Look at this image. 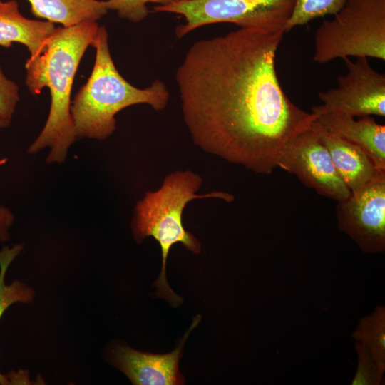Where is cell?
Here are the masks:
<instances>
[{"instance_id": "1", "label": "cell", "mask_w": 385, "mask_h": 385, "mask_svg": "<svg viewBox=\"0 0 385 385\" xmlns=\"http://www.w3.org/2000/svg\"><path fill=\"white\" fill-rule=\"evenodd\" d=\"M284 34L240 28L190 47L175 80L196 146L269 175L285 146L311 129L317 115L296 106L277 78Z\"/></svg>"}, {"instance_id": "2", "label": "cell", "mask_w": 385, "mask_h": 385, "mask_svg": "<svg viewBox=\"0 0 385 385\" xmlns=\"http://www.w3.org/2000/svg\"><path fill=\"white\" fill-rule=\"evenodd\" d=\"M99 26L86 21L69 27L56 28L43 52L26 63L25 83L33 94L48 87L51 97L49 114L41 132L29 147V153L50 148L46 163H62L76 139L71 113V94L79 63L91 45Z\"/></svg>"}, {"instance_id": "3", "label": "cell", "mask_w": 385, "mask_h": 385, "mask_svg": "<svg viewBox=\"0 0 385 385\" xmlns=\"http://www.w3.org/2000/svg\"><path fill=\"white\" fill-rule=\"evenodd\" d=\"M108 40L106 29L99 26L91 44L96 48L91 74L71 106L76 138L103 140L115 130V115L121 110L147 103L154 110L161 111L169 100L167 87L160 80L143 89L127 81L114 64Z\"/></svg>"}, {"instance_id": "4", "label": "cell", "mask_w": 385, "mask_h": 385, "mask_svg": "<svg viewBox=\"0 0 385 385\" xmlns=\"http://www.w3.org/2000/svg\"><path fill=\"white\" fill-rule=\"evenodd\" d=\"M202 183L201 176L190 170L175 171L164 178L159 189L146 192L135 208L131 225L135 240L140 242L151 236L161 248V272L154 283L157 287V297L165 299L173 307L182 303V298L170 289L166 280L168 252L177 242L195 254L200 253L201 248L199 241L183 225L185 206L195 199L220 198L227 202L233 200L232 195L220 191L197 195Z\"/></svg>"}, {"instance_id": "5", "label": "cell", "mask_w": 385, "mask_h": 385, "mask_svg": "<svg viewBox=\"0 0 385 385\" xmlns=\"http://www.w3.org/2000/svg\"><path fill=\"white\" fill-rule=\"evenodd\" d=\"M314 61L325 63L349 56L385 60V0H347L314 37Z\"/></svg>"}, {"instance_id": "6", "label": "cell", "mask_w": 385, "mask_h": 385, "mask_svg": "<svg viewBox=\"0 0 385 385\" xmlns=\"http://www.w3.org/2000/svg\"><path fill=\"white\" fill-rule=\"evenodd\" d=\"M294 0H177L154 6V11L182 15L185 23L175 29L182 38L194 29L215 23H233L243 29L285 33Z\"/></svg>"}, {"instance_id": "7", "label": "cell", "mask_w": 385, "mask_h": 385, "mask_svg": "<svg viewBox=\"0 0 385 385\" xmlns=\"http://www.w3.org/2000/svg\"><path fill=\"white\" fill-rule=\"evenodd\" d=\"M347 72L337 78L338 86L321 91V105L312 107L317 116L342 113L353 117L385 116V75L375 71L366 57L355 62L344 58Z\"/></svg>"}, {"instance_id": "8", "label": "cell", "mask_w": 385, "mask_h": 385, "mask_svg": "<svg viewBox=\"0 0 385 385\" xmlns=\"http://www.w3.org/2000/svg\"><path fill=\"white\" fill-rule=\"evenodd\" d=\"M338 228L366 254L385 251V172L337 201Z\"/></svg>"}, {"instance_id": "9", "label": "cell", "mask_w": 385, "mask_h": 385, "mask_svg": "<svg viewBox=\"0 0 385 385\" xmlns=\"http://www.w3.org/2000/svg\"><path fill=\"white\" fill-rule=\"evenodd\" d=\"M277 167L294 174L319 195L337 202L351 193L337 173L327 148L312 128L299 133L285 146Z\"/></svg>"}, {"instance_id": "10", "label": "cell", "mask_w": 385, "mask_h": 385, "mask_svg": "<svg viewBox=\"0 0 385 385\" xmlns=\"http://www.w3.org/2000/svg\"><path fill=\"white\" fill-rule=\"evenodd\" d=\"M200 320L197 315L177 348L172 352L155 354L141 352L125 345L113 351V364L135 385H178L185 382L178 369L184 343Z\"/></svg>"}, {"instance_id": "11", "label": "cell", "mask_w": 385, "mask_h": 385, "mask_svg": "<svg viewBox=\"0 0 385 385\" xmlns=\"http://www.w3.org/2000/svg\"><path fill=\"white\" fill-rule=\"evenodd\" d=\"M315 121L325 131L361 148L379 170H385V126L371 115L355 120L342 113H327Z\"/></svg>"}, {"instance_id": "12", "label": "cell", "mask_w": 385, "mask_h": 385, "mask_svg": "<svg viewBox=\"0 0 385 385\" xmlns=\"http://www.w3.org/2000/svg\"><path fill=\"white\" fill-rule=\"evenodd\" d=\"M315 120L312 129L327 148L337 173L351 192L358 190L379 173L385 172L376 168L371 158L361 148L325 131Z\"/></svg>"}, {"instance_id": "13", "label": "cell", "mask_w": 385, "mask_h": 385, "mask_svg": "<svg viewBox=\"0 0 385 385\" xmlns=\"http://www.w3.org/2000/svg\"><path fill=\"white\" fill-rule=\"evenodd\" d=\"M53 23L24 17L18 3L11 0L0 7V45L10 47L14 42L26 46L31 58L40 55L48 38L54 31Z\"/></svg>"}, {"instance_id": "14", "label": "cell", "mask_w": 385, "mask_h": 385, "mask_svg": "<svg viewBox=\"0 0 385 385\" xmlns=\"http://www.w3.org/2000/svg\"><path fill=\"white\" fill-rule=\"evenodd\" d=\"M31 11L39 18L69 27L86 21H97L108 11L106 1L28 0Z\"/></svg>"}, {"instance_id": "15", "label": "cell", "mask_w": 385, "mask_h": 385, "mask_svg": "<svg viewBox=\"0 0 385 385\" xmlns=\"http://www.w3.org/2000/svg\"><path fill=\"white\" fill-rule=\"evenodd\" d=\"M353 339L366 346L382 374L385 372V307L378 305L369 314L361 317Z\"/></svg>"}, {"instance_id": "16", "label": "cell", "mask_w": 385, "mask_h": 385, "mask_svg": "<svg viewBox=\"0 0 385 385\" xmlns=\"http://www.w3.org/2000/svg\"><path fill=\"white\" fill-rule=\"evenodd\" d=\"M23 248V245H16L11 248L4 247L0 251V319L11 304L16 302L29 303L33 301L34 292L24 283L15 280L10 284L5 282L6 271ZM0 384H9L7 375L0 372Z\"/></svg>"}, {"instance_id": "17", "label": "cell", "mask_w": 385, "mask_h": 385, "mask_svg": "<svg viewBox=\"0 0 385 385\" xmlns=\"http://www.w3.org/2000/svg\"><path fill=\"white\" fill-rule=\"evenodd\" d=\"M347 0H294L292 14L288 19L284 32L295 26L307 24L314 19L337 14Z\"/></svg>"}, {"instance_id": "18", "label": "cell", "mask_w": 385, "mask_h": 385, "mask_svg": "<svg viewBox=\"0 0 385 385\" xmlns=\"http://www.w3.org/2000/svg\"><path fill=\"white\" fill-rule=\"evenodd\" d=\"M355 349L357 354V366L350 384H384V374L379 370L366 346L356 342Z\"/></svg>"}, {"instance_id": "19", "label": "cell", "mask_w": 385, "mask_h": 385, "mask_svg": "<svg viewBox=\"0 0 385 385\" xmlns=\"http://www.w3.org/2000/svg\"><path fill=\"white\" fill-rule=\"evenodd\" d=\"M175 1L177 0H106V3L108 10H115L120 18L136 23L148 16L147 4L157 3L165 5Z\"/></svg>"}, {"instance_id": "20", "label": "cell", "mask_w": 385, "mask_h": 385, "mask_svg": "<svg viewBox=\"0 0 385 385\" xmlns=\"http://www.w3.org/2000/svg\"><path fill=\"white\" fill-rule=\"evenodd\" d=\"M19 101L18 86L6 77L0 67V128L10 125Z\"/></svg>"}, {"instance_id": "21", "label": "cell", "mask_w": 385, "mask_h": 385, "mask_svg": "<svg viewBox=\"0 0 385 385\" xmlns=\"http://www.w3.org/2000/svg\"><path fill=\"white\" fill-rule=\"evenodd\" d=\"M6 162V158L0 160V165ZM14 215L7 208L0 206V242L9 239V228L14 221Z\"/></svg>"}, {"instance_id": "22", "label": "cell", "mask_w": 385, "mask_h": 385, "mask_svg": "<svg viewBox=\"0 0 385 385\" xmlns=\"http://www.w3.org/2000/svg\"><path fill=\"white\" fill-rule=\"evenodd\" d=\"M9 381V384H30L27 371H19L18 372L11 371L6 374Z\"/></svg>"}, {"instance_id": "23", "label": "cell", "mask_w": 385, "mask_h": 385, "mask_svg": "<svg viewBox=\"0 0 385 385\" xmlns=\"http://www.w3.org/2000/svg\"><path fill=\"white\" fill-rule=\"evenodd\" d=\"M4 2L1 1V0H0V7L3 5Z\"/></svg>"}]
</instances>
